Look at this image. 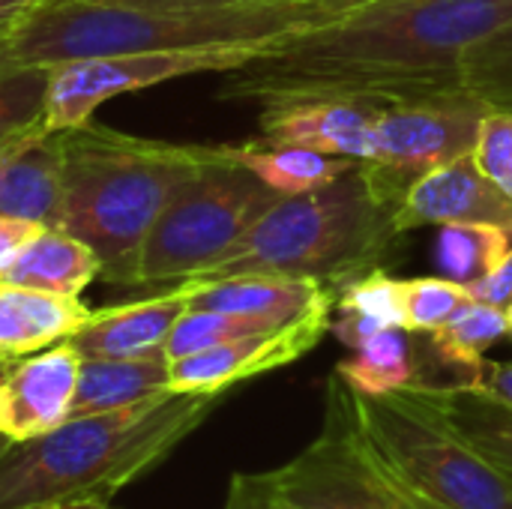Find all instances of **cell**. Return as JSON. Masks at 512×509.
Returning a JSON list of instances; mask_svg holds the SVG:
<instances>
[{"label": "cell", "mask_w": 512, "mask_h": 509, "mask_svg": "<svg viewBox=\"0 0 512 509\" xmlns=\"http://www.w3.org/2000/svg\"><path fill=\"white\" fill-rule=\"evenodd\" d=\"M507 18L512 0H366L270 39L225 72L219 96L270 108L459 93L465 51Z\"/></svg>", "instance_id": "6da1fadb"}, {"label": "cell", "mask_w": 512, "mask_h": 509, "mask_svg": "<svg viewBox=\"0 0 512 509\" xmlns=\"http://www.w3.org/2000/svg\"><path fill=\"white\" fill-rule=\"evenodd\" d=\"M219 393H162L147 402L69 417L0 456V509L75 498L108 501L165 462L219 405Z\"/></svg>", "instance_id": "7a4b0ae2"}, {"label": "cell", "mask_w": 512, "mask_h": 509, "mask_svg": "<svg viewBox=\"0 0 512 509\" xmlns=\"http://www.w3.org/2000/svg\"><path fill=\"white\" fill-rule=\"evenodd\" d=\"M207 162L210 144H168L93 123L69 129L54 228L99 255L102 279L138 285L141 249L156 219Z\"/></svg>", "instance_id": "3957f363"}, {"label": "cell", "mask_w": 512, "mask_h": 509, "mask_svg": "<svg viewBox=\"0 0 512 509\" xmlns=\"http://www.w3.org/2000/svg\"><path fill=\"white\" fill-rule=\"evenodd\" d=\"M327 0H282L231 9H150L99 0H42L9 39L15 63L57 66L66 60L252 45L327 21Z\"/></svg>", "instance_id": "277c9868"}, {"label": "cell", "mask_w": 512, "mask_h": 509, "mask_svg": "<svg viewBox=\"0 0 512 509\" xmlns=\"http://www.w3.org/2000/svg\"><path fill=\"white\" fill-rule=\"evenodd\" d=\"M396 207L378 198L360 162L339 180L279 198L198 279L270 273L342 288L378 267L399 240Z\"/></svg>", "instance_id": "5b68a950"}, {"label": "cell", "mask_w": 512, "mask_h": 509, "mask_svg": "<svg viewBox=\"0 0 512 509\" xmlns=\"http://www.w3.org/2000/svg\"><path fill=\"white\" fill-rule=\"evenodd\" d=\"M357 411L378 456L438 509H512L510 480L447 423L426 390L357 393Z\"/></svg>", "instance_id": "8992f818"}, {"label": "cell", "mask_w": 512, "mask_h": 509, "mask_svg": "<svg viewBox=\"0 0 512 509\" xmlns=\"http://www.w3.org/2000/svg\"><path fill=\"white\" fill-rule=\"evenodd\" d=\"M282 195L249 168L228 159L219 144L210 162L171 198L156 219L138 264V285L198 279L216 264Z\"/></svg>", "instance_id": "52a82bcc"}, {"label": "cell", "mask_w": 512, "mask_h": 509, "mask_svg": "<svg viewBox=\"0 0 512 509\" xmlns=\"http://www.w3.org/2000/svg\"><path fill=\"white\" fill-rule=\"evenodd\" d=\"M267 480L288 509H438L411 489L372 447L357 393L333 369L318 438Z\"/></svg>", "instance_id": "ba28073f"}, {"label": "cell", "mask_w": 512, "mask_h": 509, "mask_svg": "<svg viewBox=\"0 0 512 509\" xmlns=\"http://www.w3.org/2000/svg\"><path fill=\"white\" fill-rule=\"evenodd\" d=\"M489 105L468 90L384 102L375 126V147L360 162L366 180L387 204L399 207L405 192L432 168L468 156L477 144Z\"/></svg>", "instance_id": "9c48e42d"}, {"label": "cell", "mask_w": 512, "mask_h": 509, "mask_svg": "<svg viewBox=\"0 0 512 509\" xmlns=\"http://www.w3.org/2000/svg\"><path fill=\"white\" fill-rule=\"evenodd\" d=\"M270 42V39H267ZM267 42L252 45H213V48H177V51H132L108 57H84L51 66L48 84V132H69L90 123L93 111L108 99L147 90L174 78L231 72L249 63Z\"/></svg>", "instance_id": "30bf717a"}, {"label": "cell", "mask_w": 512, "mask_h": 509, "mask_svg": "<svg viewBox=\"0 0 512 509\" xmlns=\"http://www.w3.org/2000/svg\"><path fill=\"white\" fill-rule=\"evenodd\" d=\"M336 294L327 291L309 312L300 318L252 333L180 360H171V393H225L249 378L285 369L318 348V342L330 333V321L336 312Z\"/></svg>", "instance_id": "8fae6325"}, {"label": "cell", "mask_w": 512, "mask_h": 509, "mask_svg": "<svg viewBox=\"0 0 512 509\" xmlns=\"http://www.w3.org/2000/svg\"><path fill=\"white\" fill-rule=\"evenodd\" d=\"M81 357L69 342L0 366V435L33 441L72 417Z\"/></svg>", "instance_id": "7c38bea8"}, {"label": "cell", "mask_w": 512, "mask_h": 509, "mask_svg": "<svg viewBox=\"0 0 512 509\" xmlns=\"http://www.w3.org/2000/svg\"><path fill=\"white\" fill-rule=\"evenodd\" d=\"M384 102L372 99H312L270 105L258 114V141L309 147L327 156L366 162L375 147V126Z\"/></svg>", "instance_id": "4fadbf2b"}, {"label": "cell", "mask_w": 512, "mask_h": 509, "mask_svg": "<svg viewBox=\"0 0 512 509\" xmlns=\"http://www.w3.org/2000/svg\"><path fill=\"white\" fill-rule=\"evenodd\" d=\"M450 222H492L512 231V201L477 168L471 153L423 174L396 207L399 234Z\"/></svg>", "instance_id": "5bb4252c"}, {"label": "cell", "mask_w": 512, "mask_h": 509, "mask_svg": "<svg viewBox=\"0 0 512 509\" xmlns=\"http://www.w3.org/2000/svg\"><path fill=\"white\" fill-rule=\"evenodd\" d=\"M186 312V285H174L165 294L99 309L69 339L81 360H129L153 351H165V342Z\"/></svg>", "instance_id": "9a60e30c"}, {"label": "cell", "mask_w": 512, "mask_h": 509, "mask_svg": "<svg viewBox=\"0 0 512 509\" xmlns=\"http://www.w3.org/2000/svg\"><path fill=\"white\" fill-rule=\"evenodd\" d=\"M183 285H186V309L246 315L270 324H288L303 312H309L327 291H336L318 279H294V276H270V273L189 279Z\"/></svg>", "instance_id": "2e32d148"}, {"label": "cell", "mask_w": 512, "mask_h": 509, "mask_svg": "<svg viewBox=\"0 0 512 509\" xmlns=\"http://www.w3.org/2000/svg\"><path fill=\"white\" fill-rule=\"evenodd\" d=\"M63 201V132H39L0 150V213L57 222Z\"/></svg>", "instance_id": "e0dca14e"}, {"label": "cell", "mask_w": 512, "mask_h": 509, "mask_svg": "<svg viewBox=\"0 0 512 509\" xmlns=\"http://www.w3.org/2000/svg\"><path fill=\"white\" fill-rule=\"evenodd\" d=\"M90 315L93 309H87L81 297L0 282V363L69 342Z\"/></svg>", "instance_id": "ac0fdd59"}, {"label": "cell", "mask_w": 512, "mask_h": 509, "mask_svg": "<svg viewBox=\"0 0 512 509\" xmlns=\"http://www.w3.org/2000/svg\"><path fill=\"white\" fill-rule=\"evenodd\" d=\"M171 360L165 351H153L129 360H81L72 417L105 414L147 402L168 393Z\"/></svg>", "instance_id": "d6986e66"}, {"label": "cell", "mask_w": 512, "mask_h": 509, "mask_svg": "<svg viewBox=\"0 0 512 509\" xmlns=\"http://www.w3.org/2000/svg\"><path fill=\"white\" fill-rule=\"evenodd\" d=\"M99 276L102 261L84 240L69 231L42 225L0 282L27 285L63 297H81L84 288Z\"/></svg>", "instance_id": "ffe728a7"}, {"label": "cell", "mask_w": 512, "mask_h": 509, "mask_svg": "<svg viewBox=\"0 0 512 509\" xmlns=\"http://www.w3.org/2000/svg\"><path fill=\"white\" fill-rule=\"evenodd\" d=\"M219 150L249 168L261 183H267L276 195H303L321 189L342 174H348L357 162L345 156H327L309 147H288V144H219Z\"/></svg>", "instance_id": "44dd1931"}, {"label": "cell", "mask_w": 512, "mask_h": 509, "mask_svg": "<svg viewBox=\"0 0 512 509\" xmlns=\"http://www.w3.org/2000/svg\"><path fill=\"white\" fill-rule=\"evenodd\" d=\"M336 372L360 396H387L399 390H414L420 378L417 366V336L402 327H387L369 336L351 351Z\"/></svg>", "instance_id": "7402d4cb"}, {"label": "cell", "mask_w": 512, "mask_h": 509, "mask_svg": "<svg viewBox=\"0 0 512 509\" xmlns=\"http://www.w3.org/2000/svg\"><path fill=\"white\" fill-rule=\"evenodd\" d=\"M447 423L512 483V405L480 390H426Z\"/></svg>", "instance_id": "603a6c76"}, {"label": "cell", "mask_w": 512, "mask_h": 509, "mask_svg": "<svg viewBox=\"0 0 512 509\" xmlns=\"http://www.w3.org/2000/svg\"><path fill=\"white\" fill-rule=\"evenodd\" d=\"M512 249V231L492 222H450L438 228L435 267L441 276L474 285L495 273Z\"/></svg>", "instance_id": "cb8c5ba5"}, {"label": "cell", "mask_w": 512, "mask_h": 509, "mask_svg": "<svg viewBox=\"0 0 512 509\" xmlns=\"http://www.w3.org/2000/svg\"><path fill=\"white\" fill-rule=\"evenodd\" d=\"M48 84L51 66L15 63L0 72V150L18 144L21 138L48 132Z\"/></svg>", "instance_id": "d4e9b609"}, {"label": "cell", "mask_w": 512, "mask_h": 509, "mask_svg": "<svg viewBox=\"0 0 512 509\" xmlns=\"http://www.w3.org/2000/svg\"><path fill=\"white\" fill-rule=\"evenodd\" d=\"M462 87L489 108L512 111V18L465 51Z\"/></svg>", "instance_id": "484cf974"}, {"label": "cell", "mask_w": 512, "mask_h": 509, "mask_svg": "<svg viewBox=\"0 0 512 509\" xmlns=\"http://www.w3.org/2000/svg\"><path fill=\"white\" fill-rule=\"evenodd\" d=\"M273 327H282V324L246 318V315L186 309L177 318V324L165 342V354H168V360H180V357H189V354H198V351H207V348H216V345H225V342H234V339H243L252 333H264Z\"/></svg>", "instance_id": "4316f807"}, {"label": "cell", "mask_w": 512, "mask_h": 509, "mask_svg": "<svg viewBox=\"0 0 512 509\" xmlns=\"http://www.w3.org/2000/svg\"><path fill=\"white\" fill-rule=\"evenodd\" d=\"M471 291L447 276L402 279V309L408 333H435L456 318L468 303Z\"/></svg>", "instance_id": "83f0119b"}, {"label": "cell", "mask_w": 512, "mask_h": 509, "mask_svg": "<svg viewBox=\"0 0 512 509\" xmlns=\"http://www.w3.org/2000/svg\"><path fill=\"white\" fill-rule=\"evenodd\" d=\"M336 312L363 315V318L375 321L378 327H402L405 330L402 279H393L384 267H372L339 288Z\"/></svg>", "instance_id": "f1b7e54d"}, {"label": "cell", "mask_w": 512, "mask_h": 509, "mask_svg": "<svg viewBox=\"0 0 512 509\" xmlns=\"http://www.w3.org/2000/svg\"><path fill=\"white\" fill-rule=\"evenodd\" d=\"M471 156L477 168L512 201V111H486Z\"/></svg>", "instance_id": "f546056e"}, {"label": "cell", "mask_w": 512, "mask_h": 509, "mask_svg": "<svg viewBox=\"0 0 512 509\" xmlns=\"http://www.w3.org/2000/svg\"><path fill=\"white\" fill-rule=\"evenodd\" d=\"M225 509H288L273 492L264 474H234L228 486Z\"/></svg>", "instance_id": "4dcf8cb0"}, {"label": "cell", "mask_w": 512, "mask_h": 509, "mask_svg": "<svg viewBox=\"0 0 512 509\" xmlns=\"http://www.w3.org/2000/svg\"><path fill=\"white\" fill-rule=\"evenodd\" d=\"M42 225L30 222V219H18V216H6L0 213V279L6 276V270L15 264V258L21 255V249L36 237Z\"/></svg>", "instance_id": "1f68e13d"}, {"label": "cell", "mask_w": 512, "mask_h": 509, "mask_svg": "<svg viewBox=\"0 0 512 509\" xmlns=\"http://www.w3.org/2000/svg\"><path fill=\"white\" fill-rule=\"evenodd\" d=\"M465 288L471 291V297L477 303H489V306L507 309L512 303V249L495 273H489L486 279H480L474 285H465Z\"/></svg>", "instance_id": "d6a6232c"}, {"label": "cell", "mask_w": 512, "mask_h": 509, "mask_svg": "<svg viewBox=\"0 0 512 509\" xmlns=\"http://www.w3.org/2000/svg\"><path fill=\"white\" fill-rule=\"evenodd\" d=\"M99 3L150 6V9H231V6H261V3H282V0H99Z\"/></svg>", "instance_id": "836d02e7"}, {"label": "cell", "mask_w": 512, "mask_h": 509, "mask_svg": "<svg viewBox=\"0 0 512 509\" xmlns=\"http://www.w3.org/2000/svg\"><path fill=\"white\" fill-rule=\"evenodd\" d=\"M477 390L504 405H512V363H486V375Z\"/></svg>", "instance_id": "e575fe53"}, {"label": "cell", "mask_w": 512, "mask_h": 509, "mask_svg": "<svg viewBox=\"0 0 512 509\" xmlns=\"http://www.w3.org/2000/svg\"><path fill=\"white\" fill-rule=\"evenodd\" d=\"M39 3L42 0H0V39H12Z\"/></svg>", "instance_id": "d590c367"}, {"label": "cell", "mask_w": 512, "mask_h": 509, "mask_svg": "<svg viewBox=\"0 0 512 509\" xmlns=\"http://www.w3.org/2000/svg\"><path fill=\"white\" fill-rule=\"evenodd\" d=\"M27 509H111V504L102 501V498H75V501H57V504H42V507Z\"/></svg>", "instance_id": "8d00e7d4"}, {"label": "cell", "mask_w": 512, "mask_h": 509, "mask_svg": "<svg viewBox=\"0 0 512 509\" xmlns=\"http://www.w3.org/2000/svg\"><path fill=\"white\" fill-rule=\"evenodd\" d=\"M9 66H15V57L9 51V39H0V72L9 69Z\"/></svg>", "instance_id": "74e56055"}, {"label": "cell", "mask_w": 512, "mask_h": 509, "mask_svg": "<svg viewBox=\"0 0 512 509\" xmlns=\"http://www.w3.org/2000/svg\"><path fill=\"white\" fill-rule=\"evenodd\" d=\"M336 12H342V9H348V6H357V3H366V0H327Z\"/></svg>", "instance_id": "f35d334b"}, {"label": "cell", "mask_w": 512, "mask_h": 509, "mask_svg": "<svg viewBox=\"0 0 512 509\" xmlns=\"http://www.w3.org/2000/svg\"><path fill=\"white\" fill-rule=\"evenodd\" d=\"M504 315H507V330H510V336H512V303L504 309Z\"/></svg>", "instance_id": "ab89813d"}, {"label": "cell", "mask_w": 512, "mask_h": 509, "mask_svg": "<svg viewBox=\"0 0 512 509\" xmlns=\"http://www.w3.org/2000/svg\"><path fill=\"white\" fill-rule=\"evenodd\" d=\"M6 447H9V441H6V438H3V435H0V456H3V453H6Z\"/></svg>", "instance_id": "60d3db41"}, {"label": "cell", "mask_w": 512, "mask_h": 509, "mask_svg": "<svg viewBox=\"0 0 512 509\" xmlns=\"http://www.w3.org/2000/svg\"><path fill=\"white\" fill-rule=\"evenodd\" d=\"M0 366H3V363H0Z\"/></svg>", "instance_id": "b9f144b4"}]
</instances>
